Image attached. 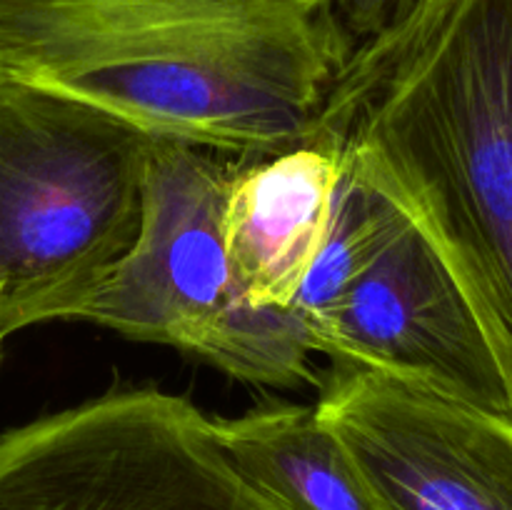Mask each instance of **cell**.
I'll return each mask as SVG.
<instances>
[{"instance_id": "cell-1", "label": "cell", "mask_w": 512, "mask_h": 510, "mask_svg": "<svg viewBox=\"0 0 512 510\" xmlns=\"http://www.w3.org/2000/svg\"><path fill=\"white\" fill-rule=\"evenodd\" d=\"M353 50L330 0H0V73L218 153L310 140Z\"/></svg>"}, {"instance_id": "cell-2", "label": "cell", "mask_w": 512, "mask_h": 510, "mask_svg": "<svg viewBox=\"0 0 512 510\" xmlns=\"http://www.w3.org/2000/svg\"><path fill=\"white\" fill-rule=\"evenodd\" d=\"M310 140L433 243L512 388V0H415L355 45Z\"/></svg>"}, {"instance_id": "cell-3", "label": "cell", "mask_w": 512, "mask_h": 510, "mask_svg": "<svg viewBox=\"0 0 512 510\" xmlns=\"http://www.w3.org/2000/svg\"><path fill=\"white\" fill-rule=\"evenodd\" d=\"M153 135L0 73V333L75 320L130 253Z\"/></svg>"}, {"instance_id": "cell-4", "label": "cell", "mask_w": 512, "mask_h": 510, "mask_svg": "<svg viewBox=\"0 0 512 510\" xmlns=\"http://www.w3.org/2000/svg\"><path fill=\"white\" fill-rule=\"evenodd\" d=\"M0 510H285L225 455L215 420L123 390L0 435Z\"/></svg>"}, {"instance_id": "cell-5", "label": "cell", "mask_w": 512, "mask_h": 510, "mask_svg": "<svg viewBox=\"0 0 512 510\" xmlns=\"http://www.w3.org/2000/svg\"><path fill=\"white\" fill-rule=\"evenodd\" d=\"M215 153L188 140L153 135L138 238L75 320L195 355L203 350L240 298L223 235L235 168Z\"/></svg>"}, {"instance_id": "cell-6", "label": "cell", "mask_w": 512, "mask_h": 510, "mask_svg": "<svg viewBox=\"0 0 512 510\" xmlns=\"http://www.w3.org/2000/svg\"><path fill=\"white\" fill-rule=\"evenodd\" d=\"M315 410L378 510H512V415L343 363Z\"/></svg>"}, {"instance_id": "cell-7", "label": "cell", "mask_w": 512, "mask_h": 510, "mask_svg": "<svg viewBox=\"0 0 512 510\" xmlns=\"http://www.w3.org/2000/svg\"><path fill=\"white\" fill-rule=\"evenodd\" d=\"M315 353L512 415L503 363L438 250L408 218L310 328Z\"/></svg>"}, {"instance_id": "cell-8", "label": "cell", "mask_w": 512, "mask_h": 510, "mask_svg": "<svg viewBox=\"0 0 512 510\" xmlns=\"http://www.w3.org/2000/svg\"><path fill=\"white\" fill-rule=\"evenodd\" d=\"M343 155L305 140L235 168L223 235L235 293L253 305L293 308L328 235Z\"/></svg>"}, {"instance_id": "cell-9", "label": "cell", "mask_w": 512, "mask_h": 510, "mask_svg": "<svg viewBox=\"0 0 512 510\" xmlns=\"http://www.w3.org/2000/svg\"><path fill=\"white\" fill-rule=\"evenodd\" d=\"M235 468L285 510H378L343 440L315 405H275L215 420Z\"/></svg>"}, {"instance_id": "cell-10", "label": "cell", "mask_w": 512, "mask_h": 510, "mask_svg": "<svg viewBox=\"0 0 512 510\" xmlns=\"http://www.w3.org/2000/svg\"><path fill=\"white\" fill-rule=\"evenodd\" d=\"M405 225L408 215L343 158L328 235L293 303L308 330L333 310L350 283L398 238Z\"/></svg>"}, {"instance_id": "cell-11", "label": "cell", "mask_w": 512, "mask_h": 510, "mask_svg": "<svg viewBox=\"0 0 512 510\" xmlns=\"http://www.w3.org/2000/svg\"><path fill=\"white\" fill-rule=\"evenodd\" d=\"M198 355L240 380L295 385L310 378L315 348L308 325L293 308L235 298Z\"/></svg>"}, {"instance_id": "cell-12", "label": "cell", "mask_w": 512, "mask_h": 510, "mask_svg": "<svg viewBox=\"0 0 512 510\" xmlns=\"http://www.w3.org/2000/svg\"><path fill=\"white\" fill-rule=\"evenodd\" d=\"M345 33L355 45L403 18L415 0H330Z\"/></svg>"}, {"instance_id": "cell-13", "label": "cell", "mask_w": 512, "mask_h": 510, "mask_svg": "<svg viewBox=\"0 0 512 510\" xmlns=\"http://www.w3.org/2000/svg\"><path fill=\"white\" fill-rule=\"evenodd\" d=\"M3 340H5V338H3V333H0V350H3Z\"/></svg>"}]
</instances>
